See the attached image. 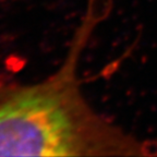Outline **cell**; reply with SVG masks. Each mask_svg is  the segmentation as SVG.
I'll use <instances>...</instances> for the list:
<instances>
[]
</instances>
